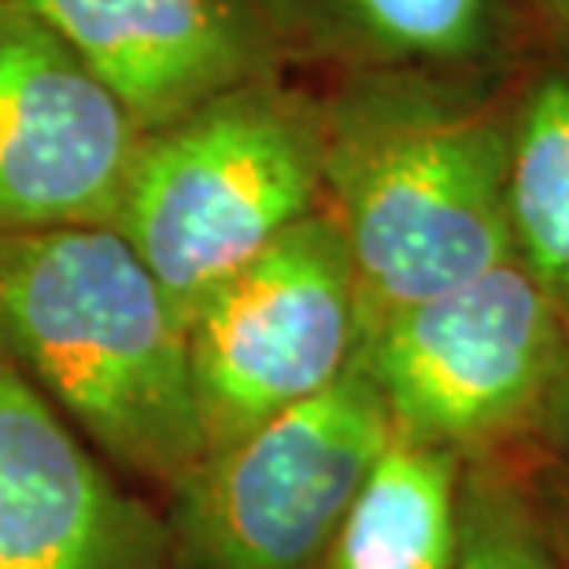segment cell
I'll use <instances>...</instances> for the list:
<instances>
[{
	"label": "cell",
	"instance_id": "6da1fadb",
	"mask_svg": "<svg viewBox=\"0 0 569 569\" xmlns=\"http://www.w3.org/2000/svg\"><path fill=\"white\" fill-rule=\"evenodd\" d=\"M510 119L426 74H373L326 104V211L345 233L362 337L515 259Z\"/></svg>",
	"mask_w": 569,
	"mask_h": 569
},
{
	"label": "cell",
	"instance_id": "7a4b0ae2",
	"mask_svg": "<svg viewBox=\"0 0 569 569\" xmlns=\"http://www.w3.org/2000/svg\"><path fill=\"white\" fill-rule=\"evenodd\" d=\"M0 362L148 481L203 459L186 326L116 226L0 237Z\"/></svg>",
	"mask_w": 569,
	"mask_h": 569
},
{
	"label": "cell",
	"instance_id": "3957f363",
	"mask_svg": "<svg viewBox=\"0 0 569 569\" xmlns=\"http://www.w3.org/2000/svg\"><path fill=\"white\" fill-rule=\"evenodd\" d=\"M326 104L278 78L141 133L116 230L189 322L214 284L326 203Z\"/></svg>",
	"mask_w": 569,
	"mask_h": 569
},
{
	"label": "cell",
	"instance_id": "277c9868",
	"mask_svg": "<svg viewBox=\"0 0 569 569\" xmlns=\"http://www.w3.org/2000/svg\"><path fill=\"white\" fill-rule=\"evenodd\" d=\"M389 440L385 400L356 359L311 400L203 451L170 488V559L181 569H322Z\"/></svg>",
	"mask_w": 569,
	"mask_h": 569
},
{
	"label": "cell",
	"instance_id": "5b68a950",
	"mask_svg": "<svg viewBox=\"0 0 569 569\" xmlns=\"http://www.w3.org/2000/svg\"><path fill=\"white\" fill-rule=\"evenodd\" d=\"M392 432L473 455L532 437L569 378V315L518 259L392 311L362 337Z\"/></svg>",
	"mask_w": 569,
	"mask_h": 569
},
{
	"label": "cell",
	"instance_id": "8992f818",
	"mask_svg": "<svg viewBox=\"0 0 569 569\" xmlns=\"http://www.w3.org/2000/svg\"><path fill=\"white\" fill-rule=\"evenodd\" d=\"M186 345L203 451L311 400L359 359V284L326 203L203 296Z\"/></svg>",
	"mask_w": 569,
	"mask_h": 569
},
{
	"label": "cell",
	"instance_id": "52a82bcc",
	"mask_svg": "<svg viewBox=\"0 0 569 569\" xmlns=\"http://www.w3.org/2000/svg\"><path fill=\"white\" fill-rule=\"evenodd\" d=\"M141 130L27 0H0V237L111 226Z\"/></svg>",
	"mask_w": 569,
	"mask_h": 569
},
{
	"label": "cell",
	"instance_id": "ba28073f",
	"mask_svg": "<svg viewBox=\"0 0 569 569\" xmlns=\"http://www.w3.org/2000/svg\"><path fill=\"white\" fill-rule=\"evenodd\" d=\"M141 133L278 78V30L259 0H27Z\"/></svg>",
	"mask_w": 569,
	"mask_h": 569
},
{
	"label": "cell",
	"instance_id": "9c48e42d",
	"mask_svg": "<svg viewBox=\"0 0 569 569\" xmlns=\"http://www.w3.org/2000/svg\"><path fill=\"white\" fill-rule=\"evenodd\" d=\"M167 526L122 496L63 415L0 362V569H167Z\"/></svg>",
	"mask_w": 569,
	"mask_h": 569
},
{
	"label": "cell",
	"instance_id": "30bf717a",
	"mask_svg": "<svg viewBox=\"0 0 569 569\" xmlns=\"http://www.w3.org/2000/svg\"><path fill=\"white\" fill-rule=\"evenodd\" d=\"M466 455L392 432L322 569H455Z\"/></svg>",
	"mask_w": 569,
	"mask_h": 569
},
{
	"label": "cell",
	"instance_id": "8fae6325",
	"mask_svg": "<svg viewBox=\"0 0 569 569\" xmlns=\"http://www.w3.org/2000/svg\"><path fill=\"white\" fill-rule=\"evenodd\" d=\"M507 219L515 259L569 315V74H543L510 116Z\"/></svg>",
	"mask_w": 569,
	"mask_h": 569
},
{
	"label": "cell",
	"instance_id": "7c38bea8",
	"mask_svg": "<svg viewBox=\"0 0 569 569\" xmlns=\"http://www.w3.org/2000/svg\"><path fill=\"white\" fill-rule=\"evenodd\" d=\"M455 569H569L532 485L521 481L499 451L466 459Z\"/></svg>",
	"mask_w": 569,
	"mask_h": 569
},
{
	"label": "cell",
	"instance_id": "4fadbf2b",
	"mask_svg": "<svg viewBox=\"0 0 569 569\" xmlns=\"http://www.w3.org/2000/svg\"><path fill=\"white\" fill-rule=\"evenodd\" d=\"M340 8L392 63H473L499 38L496 0H340Z\"/></svg>",
	"mask_w": 569,
	"mask_h": 569
},
{
	"label": "cell",
	"instance_id": "5bb4252c",
	"mask_svg": "<svg viewBox=\"0 0 569 569\" xmlns=\"http://www.w3.org/2000/svg\"><path fill=\"white\" fill-rule=\"evenodd\" d=\"M532 492H537L540 515L548 521L551 540L559 543L562 559L569 566V466L555 462L551 470L543 473V481L532 485Z\"/></svg>",
	"mask_w": 569,
	"mask_h": 569
},
{
	"label": "cell",
	"instance_id": "9a60e30c",
	"mask_svg": "<svg viewBox=\"0 0 569 569\" xmlns=\"http://www.w3.org/2000/svg\"><path fill=\"white\" fill-rule=\"evenodd\" d=\"M532 440L540 443L543 455H551L555 462L569 466V378L559 385V392L551 396V403L543 407Z\"/></svg>",
	"mask_w": 569,
	"mask_h": 569
},
{
	"label": "cell",
	"instance_id": "2e32d148",
	"mask_svg": "<svg viewBox=\"0 0 569 569\" xmlns=\"http://www.w3.org/2000/svg\"><path fill=\"white\" fill-rule=\"evenodd\" d=\"M540 4L548 8L551 16L562 22V27H569V0H540Z\"/></svg>",
	"mask_w": 569,
	"mask_h": 569
}]
</instances>
